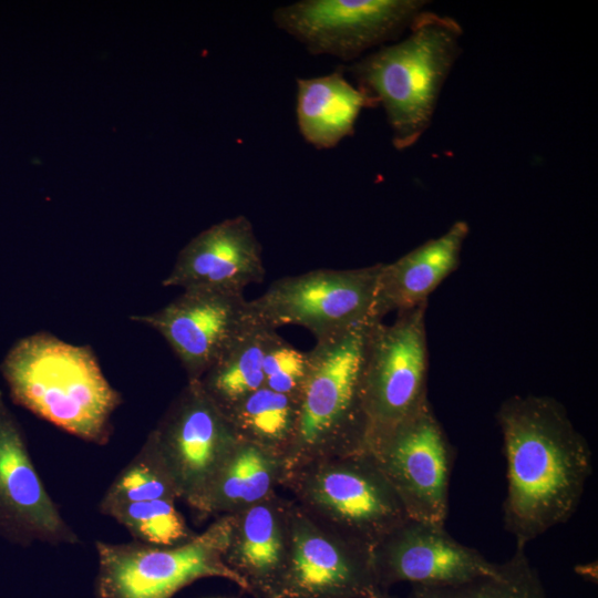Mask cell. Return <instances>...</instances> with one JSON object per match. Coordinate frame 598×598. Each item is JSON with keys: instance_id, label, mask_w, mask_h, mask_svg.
Returning a JSON list of instances; mask_svg holds the SVG:
<instances>
[{"instance_id": "obj_1", "label": "cell", "mask_w": 598, "mask_h": 598, "mask_svg": "<svg viewBox=\"0 0 598 598\" xmlns=\"http://www.w3.org/2000/svg\"><path fill=\"white\" fill-rule=\"evenodd\" d=\"M506 457L505 529L516 546L567 522L578 507L592 456L566 409L544 395H514L496 413Z\"/></svg>"}, {"instance_id": "obj_2", "label": "cell", "mask_w": 598, "mask_h": 598, "mask_svg": "<svg viewBox=\"0 0 598 598\" xmlns=\"http://www.w3.org/2000/svg\"><path fill=\"white\" fill-rule=\"evenodd\" d=\"M0 371L16 404L82 441L109 443L123 400L91 347L35 332L10 348Z\"/></svg>"}, {"instance_id": "obj_3", "label": "cell", "mask_w": 598, "mask_h": 598, "mask_svg": "<svg viewBox=\"0 0 598 598\" xmlns=\"http://www.w3.org/2000/svg\"><path fill=\"white\" fill-rule=\"evenodd\" d=\"M462 34L454 18L423 10L405 38L347 68L355 85L383 109L398 151L413 146L430 127L442 89L461 54Z\"/></svg>"}, {"instance_id": "obj_4", "label": "cell", "mask_w": 598, "mask_h": 598, "mask_svg": "<svg viewBox=\"0 0 598 598\" xmlns=\"http://www.w3.org/2000/svg\"><path fill=\"white\" fill-rule=\"evenodd\" d=\"M373 320L316 341L299 395L285 474L321 457L363 452V374Z\"/></svg>"}, {"instance_id": "obj_5", "label": "cell", "mask_w": 598, "mask_h": 598, "mask_svg": "<svg viewBox=\"0 0 598 598\" xmlns=\"http://www.w3.org/2000/svg\"><path fill=\"white\" fill-rule=\"evenodd\" d=\"M234 515H224L203 533L174 546L141 542H96V598H171L182 588L207 577H219L245 589L226 564Z\"/></svg>"}, {"instance_id": "obj_6", "label": "cell", "mask_w": 598, "mask_h": 598, "mask_svg": "<svg viewBox=\"0 0 598 598\" xmlns=\"http://www.w3.org/2000/svg\"><path fill=\"white\" fill-rule=\"evenodd\" d=\"M327 527L369 550L409 519L394 489L365 452L321 457L285 474Z\"/></svg>"}, {"instance_id": "obj_7", "label": "cell", "mask_w": 598, "mask_h": 598, "mask_svg": "<svg viewBox=\"0 0 598 598\" xmlns=\"http://www.w3.org/2000/svg\"><path fill=\"white\" fill-rule=\"evenodd\" d=\"M426 306L373 321L363 374V452L429 403Z\"/></svg>"}, {"instance_id": "obj_8", "label": "cell", "mask_w": 598, "mask_h": 598, "mask_svg": "<svg viewBox=\"0 0 598 598\" xmlns=\"http://www.w3.org/2000/svg\"><path fill=\"white\" fill-rule=\"evenodd\" d=\"M381 266L317 269L277 279L262 295L248 300L249 319L271 330L299 326L309 330L316 341L344 332L374 319Z\"/></svg>"}, {"instance_id": "obj_9", "label": "cell", "mask_w": 598, "mask_h": 598, "mask_svg": "<svg viewBox=\"0 0 598 598\" xmlns=\"http://www.w3.org/2000/svg\"><path fill=\"white\" fill-rule=\"evenodd\" d=\"M424 0H301L272 13L278 29L315 55L357 61L394 42L422 12Z\"/></svg>"}, {"instance_id": "obj_10", "label": "cell", "mask_w": 598, "mask_h": 598, "mask_svg": "<svg viewBox=\"0 0 598 598\" xmlns=\"http://www.w3.org/2000/svg\"><path fill=\"white\" fill-rule=\"evenodd\" d=\"M239 440L226 413L199 381H187L146 437L178 498L194 509Z\"/></svg>"}, {"instance_id": "obj_11", "label": "cell", "mask_w": 598, "mask_h": 598, "mask_svg": "<svg viewBox=\"0 0 598 598\" xmlns=\"http://www.w3.org/2000/svg\"><path fill=\"white\" fill-rule=\"evenodd\" d=\"M365 453L409 518L444 527L454 451L430 402Z\"/></svg>"}, {"instance_id": "obj_12", "label": "cell", "mask_w": 598, "mask_h": 598, "mask_svg": "<svg viewBox=\"0 0 598 598\" xmlns=\"http://www.w3.org/2000/svg\"><path fill=\"white\" fill-rule=\"evenodd\" d=\"M382 592L371 550L289 506L288 560L271 598H374Z\"/></svg>"}, {"instance_id": "obj_13", "label": "cell", "mask_w": 598, "mask_h": 598, "mask_svg": "<svg viewBox=\"0 0 598 598\" xmlns=\"http://www.w3.org/2000/svg\"><path fill=\"white\" fill-rule=\"evenodd\" d=\"M243 293L189 289L161 309L130 319L158 332L187 374L198 381L252 324Z\"/></svg>"}, {"instance_id": "obj_14", "label": "cell", "mask_w": 598, "mask_h": 598, "mask_svg": "<svg viewBox=\"0 0 598 598\" xmlns=\"http://www.w3.org/2000/svg\"><path fill=\"white\" fill-rule=\"evenodd\" d=\"M0 537L19 546L74 545L79 537L61 515L33 464L25 435L0 391Z\"/></svg>"}, {"instance_id": "obj_15", "label": "cell", "mask_w": 598, "mask_h": 598, "mask_svg": "<svg viewBox=\"0 0 598 598\" xmlns=\"http://www.w3.org/2000/svg\"><path fill=\"white\" fill-rule=\"evenodd\" d=\"M379 587L389 591L394 584L447 586L493 575L498 563L458 543L445 527L406 519L371 551Z\"/></svg>"}, {"instance_id": "obj_16", "label": "cell", "mask_w": 598, "mask_h": 598, "mask_svg": "<svg viewBox=\"0 0 598 598\" xmlns=\"http://www.w3.org/2000/svg\"><path fill=\"white\" fill-rule=\"evenodd\" d=\"M265 274L262 249L252 224L238 215L190 239L162 285L243 293L249 285L261 282Z\"/></svg>"}, {"instance_id": "obj_17", "label": "cell", "mask_w": 598, "mask_h": 598, "mask_svg": "<svg viewBox=\"0 0 598 598\" xmlns=\"http://www.w3.org/2000/svg\"><path fill=\"white\" fill-rule=\"evenodd\" d=\"M289 506L266 499L234 513L225 561L247 592L271 598L289 554Z\"/></svg>"}, {"instance_id": "obj_18", "label": "cell", "mask_w": 598, "mask_h": 598, "mask_svg": "<svg viewBox=\"0 0 598 598\" xmlns=\"http://www.w3.org/2000/svg\"><path fill=\"white\" fill-rule=\"evenodd\" d=\"M470 226L457 220L439 237L429 239L399 259L382 264L373 303V318L427 306L432 292L460 262Z\"/></svg>"}, {"instance_id": "obj_19", "label": "cell", "mask_w": 598, "mask_h": 598, "mask_svg": "<svg viewBox=\"0 0 598 598\" xmlns=\"http://www.w3.org/2000/svg\"><path fill=\"white\" fill-rule=\"evenodd\" d=\"M296 86L298 130L317 150L333 148L351 136L361 111L375 107L341 69L320 76L298 78Z\"/></svg>"}, {"instance_id": "obj_20", "label": "cell", "mask_w": 598, "mask_h": 598, "mask_svg": "<svg viewBox=\"0 0 598 598\" xmlns=\"http://www.w3.org/2000/svg\"><path fill=\"white\" fill-rule=\"evenodd\" d=\"M283 476V460L279 454L240 439L196 511L202 515L234 514L272 495L274 486Z\"/></svg>"}, {"instance_id": "obj_21", "label": "cell", "mask_w": 598, "mask_h": 598, "mask_svg": "<svg viewBox=\"0 0 598 598\" xmlns=\"http://www.w3.org/2000/svg\"><path fill=\"white\" fill-rule=\"evenodd\" d=\"M271 329L251 324L198 380L225 412L264 386V353Z\"/></svg>"}, {"instance_id": "obj_22", "label": "cell", "mask_w": 598, "mask_h": 598, "mask_svg": "<svg viewBox=\"0 0 598 598\" xmlns=\"http://www.w3.org/2000/svg\"><path fill=\"white\" fill-rule=\"evenodd\" d=\"M299 399L261 386L225 411L239 439L279 454L282 460L296 432Z\"/></svg>"}, {"instance_id": "obj_23", "label": "cell", "mask_w": 598, "mask_h": 598, "mask_svg": "<svg viewBox=\"0 0 598 598\" xmlns=\"http://www.w3.org/2000/svg\"><path fill=\"white\" fill-rule=\"evenodd\" d=\"M408 598H548L525 547L516 546L514 555L498 563L489 576L447 586L412 585Z\"/></svg>"}, {"instance_id": "obj_24", "label": "cell", "mask_w": 598, "mask_h": 598, "mask_svg": "<svg viewBox=\"0 0 598 598\" xmlns=\"http://www.w3.org/2000/svg\"><path fill=\"white\" fill-rule=\"evenodd\" d=\"M141 543L155 546L182 544L196 534L188 527L174 499L159 498L100 506Z\"/></svg>"}, {"instance_id": "obj_25", "label": "cell", "mask_w": 598, "mask_h": 598, "mask_svg": "<svg viewBox=\"0 0 598 598\" xmlns=\"http://www.w3.org/2000/svg\"><path fill=\"white\" fill-rule=\"evenodd\" d=\"M159 498L175 501L178 496L158 456L145 440L136 455L111 483L99 506Z\"/></svg>"}, {"instance_id": "obj_26", "label": "cell", "mask_w": 598, "mask_h": 598, "mask_svg": "<svg viewBox=\"0 0 598 598\" xmlns=\"http://www.w3.org/2000/svg\"><path fill=\"white\" fill-rule=\"evenodd\" d=\"M308 368V352L295 348L276 330L269 331L262 362L264 386L299 399Z\"/></svg>"}, {"instance_id": "obj_27", "label": "cell", "mask_w": 598, "mask_h": 598, "mask_svg": "<svg viewBox=\"0 0 598 598\" xmlns=\"http://www.w3.org/2000/svg\"><path fill=\"white\" fill-rule=\"evenodd\" d=\"M374 598H399V597L391 596L389 594V591H388V592H382V594H380L379 596H377Z\"/></svg>"}]
</instances>
